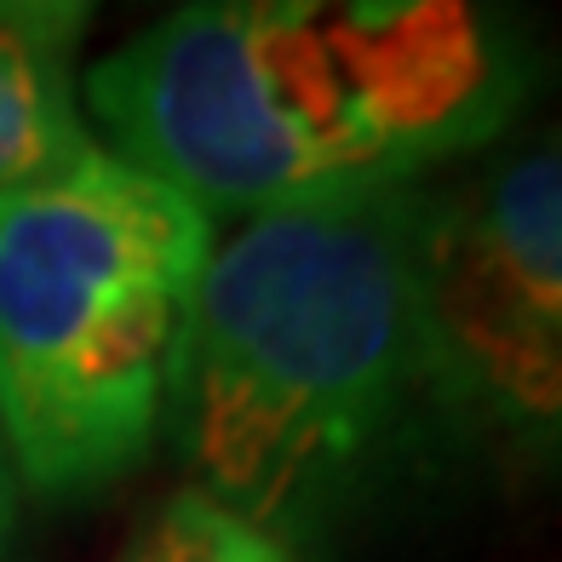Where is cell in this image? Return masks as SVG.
I'll return each instance as SVG.
<instances>
[{
  "mask_svg": "<svg viewBox=\"0 0 562 562\" xmlns=\"http://www.w3.org/2000/svg\"><path fill=\"white\" fill-rule=\"evenodd\" d=\"M540 81L533 35L471 0H195L81 69V110L110 156L247 224L425 190Z\"/></svg>",
  "mask_w": 562,
  "mask_h": 562,
  "instance_id": "1",
  "label": "cell"
},
{
  "mask_svg": "<svg viewBox=\"0 0 562 562\" xmlns=\"http://www.w3.org/2000/svg\"><path fill=\"white\" fill-rule=\"evenodd\" d=\"M437 419L562 476V133L419 190Z\"/></svg>",
  "mask_w": 562,
  "mask_h": 562,
  "instance_id": "4",
  "label": "cell"
},
{
  "mask_svg": "<svg viewBox=\"0 0 562 562\" xmlns=\"http://www.w3.org/2000/svg\"><path fill=\"white\" fill-rule=\"evenodd\" d=\"M18 476H12V459H7V442H0V562H12V540H18Z\"/></svg>",
  "mask_w": 562,
  "mask_h": 562,
  "instance_id": "7",
  "label": "cell"
},
{
  "mask_svg": "<svg viewBox=\"0 0 562 562\" xmlns=\"http://www.w3.org/2000/svg\"><path fill=\"white\" fill-rule=\"evenodd\" d=\"M110 562H304V551L184 482L126 533Z\"/></svg>",
  "mask_w": 562,
  "mask_h": 562,
  "instance_id": "6",
  "label": "cell"
},
{
  "mask_svg": "<svg viewBox=\"0 0 562 562\" xmlns=\"http://www.w3.org/2000/svg\"><path fill=\"white\" fill-rule=\"evenodd\" d=\"M92 7L81 0H0V190L35 184L98 138L81 110V41Z\"/></svg>",
  "mask_w": 562,
  "mask_h": 562,
  "instance_id": "5",
  "label": "cell"
},
{
  "mask_svg": "<svg viewBox=\"0 0 562 562\" xmlns=\"http://www.w3.org/2000/svg\"><path fill=\"white\" fill-rule=\"evenodd\" d=\"M430 419L419 190L213 241L161 430L201 494L304 546Z\"/></svg>",
  "mask_w": 562,
  "mask_h": 562,
  "instance_id": "2",
  "label": "cell"
},
{
  "mask_svg": "<svg viewBox=\"0 0 562 562\" xmlns=\"http://www.w3.org/2000/svg\"><path fill=\"white\" fill-rule=\"evenodd\" d=\"M218 224L104 144L0 190V442L35 499H81L167 430Z\"/></svg>",
  "mask_w": 562,
  "mask_h": 562,
  "instance_id": "3",
  "label": "cell"
}]
</instances>
